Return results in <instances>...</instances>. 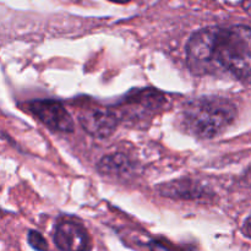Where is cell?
<instances>
[{
  "mask_svg": "<svg viewBox=\"0 0 251 251\" xmlns=\"http://www.w3.org/2000/svg\"><path fill=\"white\" fill-rule=\"evenodd\" d=\"M186 61L196 75L251 77V27L237 25L199 29L186 44Z\"/></svg>",
  "mask_w": 251,
  "mask_h": 251,
  "instance_id": "6da1fadb",
  "label": "cell"
},
{
  "mask_svg": "<svg viewBox=\"0 0 251 251\" xmlns=\"http://www.w3.org/2000/svg\"><path fill=\"white\" fill-rule=\"evenodd\" d=\"M243 232H244V234L247 235L248 238L251 239V215L245 220L244 226H243Z\"/></svg>",
  "mask_w": 251,
  "mask_h": 251,
  "instance_id": "30bf717a",
  "label": "cell"
},
{
  "mask_svg": "<svg viewBox=\"0 0 251 251\" xmlns=\"http://www.w3.org/2000/svg\"><path fill=\"white\" fill-rule=\"evenodd\" d=\"M27 239H28V244L31 245L33 249L36 250H47L48 249V244L47 240L44 239L43 235L38 233L37 230H29L27 234Z\"/></svg>",
  "mask_w": 251,
  "mask_h": 251,
  "instance_id": "9c48e42d",
  "label": "cell"
},
{
  "mask_svg": "<svg viewBox=\"0 0 251 251\" xmlns=\"http://www.w3.org/2000/svg\"><path fill=\"white\" fill-rule=\"evenodd\" d=\"M109 1L118 2V4H127V2H129L130 0H109Z\"/></svg>",
  "mask_w": 251,
  "mask_h": 251,
  "instance_id": "7c38bea8",
  "label": "cell"
},
{
  "mask_svg": "<svg viewBox=\"0 0 251 251\" xmlns=\"http://www.w3.org/2000/svg\"><path fill=\"white\" fill-rule=\"evenodd\" d=\"M242 6L244 9V11L251 16V0H243Z\"/></svg>",
  "mask_w": 251,
  "mask_h": 251,
  "instance_id": "8fae6325",
  "label": "cell"
},
{
  "mask_svg": "<svg viewBox=\"0 0 251 251\" xmlns=\"http://www.w3.org/2000/svg\"><path fill=\"white\" fill-rule=\"evenodd\" d=\"M166 98L154 90L137 91L136 95H130L124 102L114 108L120 122L140 123L152 118L163 105Z\"/></svg>",
  "mask_w": 251,
  "mask_h": 251,
  "instance_id": "3957f363",
  "label": "cell"
},
{
  "mask_svg": "<svg viewBox=\"0 0 251 251\" xmlns=\"http://www.w3.org/2000/svg\"><path fill=\"white\" fill-rule=\"evenodd\" d=\"M78 122L91 136L107 139L117 130L120 119L114 109L87 108L78 114Z\"/></svg>",
  "mask_w": 251,
  "mask_h": 251,
  "instance_id": "5b68a950",
  "label": "cell"
},
{
  "mask_svg": "<svg viewBox=\"0 0 251 251\" xmlns=\"http://www.w3.org/2000/svg\"><path fill=\"white\" fill-rule=\"evenodd\" d=\"M159 191L162 195L173 199H181V200H199L206 194L202 186L189 179H181V180H174L163 184L159 186Z\"/></svg>",
  "mask_w": 251,
  "mask_h": 251,
  "instance_id": "52a82bcc",
  "label": "cell"
},
{
  "mask_svg": "<svg viewBox=\"0 0 251 251\" xmlns=\"http://www.w3.org/2000/svg\"><path fill=\"white\" fill-rule=\"evenodd\" d=\"M237 118V108L228 98L205 96L185 103L180 113L184 131L199 140H211L226 131Z\"/></svg>",
  "mask_w": 251,
  "mask_h": 251,
  "instance_id": "7a4b0ae2",
  "label": "cell"
},
{
  "mask_svg": "<svg viewBox=\"0 0 251 251\" xmlns=\"http://www.w3.org/2000/svg\"><path fill=\"white\" fill-rule=\"evenodd\" d=\"M54 243L60 250H87L90 249V237L82 225L74 221H63L58 223L54 230Z\"/></svg>",
  "mask_w": 251,
  "mask_h": 251,
  "instance_id": "8992f818",
  "label": "cell"
},
{
  "mask_svg": "<svg viewBox=\"0 0 251 251\" xmlns=\"http://www.w3.org/2000/svg\"><path fill=\"white\" fill-rule=\"evenodd\" d=\"M97 169L102 176H122L131 173L132 164L124 153H113L103 157L98 162Z\"/></svg>",
  "mask_w": 251,
  "mask_h": 251,
  "instance_id": "ba28073f",
  "label": "cell"
},
{
  "mask_svg": "<svg viewBox=\"0 0 251 251\" xmlns=\"http://www.w3.org/2000/svg\"><path fill=\"white\" fill-rule=\"evenodd\" d=\"M29 112L55 132H73L74 120L61 103L51 100H36L27 103Z\"/></svg>",
  "mask_w": 251,
  "mask_h": 251,
  "instance_id": "277c9868",
  "label": "cell"
}]
</instances>
